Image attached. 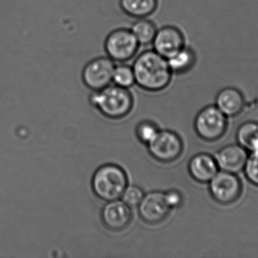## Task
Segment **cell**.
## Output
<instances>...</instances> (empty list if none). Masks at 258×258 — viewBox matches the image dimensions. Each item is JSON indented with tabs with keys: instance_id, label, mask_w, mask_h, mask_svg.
Listing matches in <instances>:
<instances>
[{
	"instance_id": "obj_1",
	"label": "cell",
	"mask_w": 258,
	"mask_h": 258,
	"mask_svg": "<svg viewBox=\"0 0 258 258\" xmlns=\"http://www.w3.org/2000/svg\"><path fill=\"white\" fill-rule=\"evenodd\" d=\"M132 68L135 84L147 92L164 90L172 80L173 73L168 60L153 49L138 55Z\"/></svg>"
},
{
	"instance_id": "obj_2",
	"label": "cell",
	"mask_w": 258,
	"mask_h": 258,
	"mask_svg": "<svg viewBox=\"0 0 258 258\" xmlns=\"http://www.w3.org/2000/svg\"><path fill=\"white\" fill-rule=\"evenodd\" d=\"M89 101L101 115L112 120L125 118L134 107L132 92L115 84L101 90L92 91Z\"/></svg>"
},
{
	"instance_id": "obj_3",
	"label": "cell",
	"mask_w": 258,
	"mask_h": 258,
	"mask_svg": "<svg viewBox=\"0 0 258 258\" xmlns=\"http://www.w3.org/2000/svg\"><path fill=\"white\" fill-rule=\"evenodd\" d=\"M92 191L104 201L119 199L128 186V178L123 168L116 164L99 167L92 176Z\"/></svg>"
},
{
	"instance_id": "obj_4",
	"label": "cell",
	"mask_w": 258,
	"mask_h": 258,
	"mask_svg": "<svg viewBox=\"0 0 258 258\" xmlns=\"http://www.w3.org/2000/svg\"><path fill=\"white\" fill-rule=\"evenodd\" d=\"M227 126V117L213 105L203 108L194 120L196 133L206 142H215L223 137Z\"/></svg>"
},
{
	"instance_id": "obj_5",
	"label": "cell",
	"mask_w": 258,
	"mask_h": 258,
	"mask_svg": "<svg viewBox=\"0 0 258 258\" xmlns=\"http://www.w3.org/2000/svg\"><path fill=\"white\" fill-rule=\"evenodd\" d=\"M141 45L131 29L117 28L110 32L104 41L107 57L116 63H125L136 56Z\"/></svg>"
},
{
	"instance_id": "obj_6",
	"label": "cell",
	"mask_w": 258,
	"mask_h": 258,
	"mask_svg": "<svg viewBox=\"0 0 258 258\" xmlns=\"http://www.w3.org/2000/svg\"><path fill=\"white\" fill-rule=\"evenodd\" d=\"M152 158L161 163H171L181 156L183 143L181 137L172 130H159L155 139L147 145Z\"/></svg>"
},
{
	"instance_id": "obj_7",
	"label": "cell",
	"mask_w": 258,
	"mask_h": 258,
	"mask_svg": "<svg viewBox=\"0 0 258 258\" xmlns=\"http://www.w3.org/2000/svg\"><path fill=\"white\" fill-rule=\"evenodd\" d=\"M209 192L218 204H227L236 202L242 192V184L236 174L221 171L209 183Z\"/></svg>"
},
{
	"instance_id": "obj_8",
	"label": "cell",
	"mask_w": 258,
	"mask_h": 258,
	"mask_svg": "<svg viewBox=\"0 0 258 258\" xmlns=\"http://www.w3.org/2000/svg\"><path fill=\"white\" fill-rule=\"evenodd\" d=\"M116 62L105 56H101L88 62L83 69V83L92 91L104 89L113 83Z\"/></svg>"
},
{
	"instance_id": "obj_9",
	"label": "cell",
	"mask_w": 258,
	"mask_h": 258,
	"mask_svg": "<svg viewBox=\"0 0 258 258\" xmlns=\"http://www.w3.org/2000/svg\"><path fill=\"white\" fill-rule=\"evenodd\" d=\"M138 208L140 218L152 225L163 222L172 210L167 203L165 192L162 191L145 194Z\"/></svg>"
},
{
	"instance_id": "obj_10",
	"label": "cell",
	"mask_w": 258,
	"mask_h": 258,
	"mask_svg": "<svg viewBox=\"0 0 258 258\" xmlns=\"http://www.w3.org/2000/svg\"><path fill=\"white\" fill-rule=\"evenodd\" d=\"M186 44L183 32L172 25L163 26L158 29L152 42L153 50L166 59L180 51Z\"/></svg>"
},
{
	"instance_id": "obj_11",
	"label": "cell",
	"mask_w": 258,
	"mask_h": 258,
	"mask_svg": "<svg viewBox=\"0 0 258 258\" xmlns=\"http://www.w3.org/2000/svg\"><path fill=\"white\" fill-rule=\"evenodd\" d=\"M101 221L110 231L120 232L125 230L132 221V209L122 200L106 201L101 214Z\"/></svg>"
},
{
	"instance_id": "obj_12",
	"label": "cell",
	"mask_w": 258,
	"mask_h": 258,
	"mask_svg": "<svg viewBox=\"0 0 258 258\" xmlns=\"http://www.w3.org/2000/svg\"><path fill=\"white\" fill-rule=\"evenodd\" d=\"M248 157V151L237 143L223 147L215 158L219 170L237 174L243 171Z\"/></svg>"
},
{
	"instance_id": "obj_13",
	"label": "cell",
	"mask_w": 258,
	"mask_h": 258,
	"mask_svg": "<svg viewBox=\"0 0 258 258\" xmlns=\"http://www.w3.org/2000/svg\"><path fill=\"white\" fill-rule=\"evenodd\" d=\"M215 106L227 118L238 116L245 108V95L238 88L225 86L217 92Z\"/></svg>"
},
{
	"instance_id": "obj_14",
	"label": "cell",
	"mask_w": 258,
	"mask_h": 258,
	"mask_svg": "<svg viewBox=\"0 0 258 258\" xmlns=\"http://www.w3.org/2000/svg\"><path fill=\"white\" fill-rule=\"evenodd\" d=\"M189 175L200 183H209L219 171L215 158L207 153H199L188 164Z\"/></svg>"
},
{
	"instance_id": "obj_15",
	"label": "cell",
	"mask_w": 258,
	"mask_h": 258,
	"mask_svg": "<svg viewBox=\"0 0 258 258\" xmlns=\"http://www.w3.org/2000/svg\"><path fill=\"white\" fill-rule=\"evenodd\" d=\"M168 60L173 74L183 75L191 72L196 66L197 53L191 45L186 44L180 51L173 55Z\"/></svg>"
},
{
	"instance_id": "obj_16",
	"label": "cell",
	"mask_w": 258,
	"mask_h": 258,
	"mask_svg": "<svg viewBox=\"0 0 258 258\" xmlns=\"http://www.w3.org/2000/svg\"><path fill=\"white\" fill-rule=\"evenodd\" d=\"M122 12L131 18H148L157 10L159 0H119Z\"/></svg>"
},
{
	"instance_id": "obj_17",
	"label": "cell",
	"mask_w": 258,
	"mask_h": 258,
	"mask_svg": "<svg viewBox=\"0 0 258 258\" xmlns=\"http://www.w3.org/2000/svg\"><path fill=\"white\" fill-rule=\"evenodd\" d=\"M236 140L248 152L257 151L258 122L247 121L241 124L236 132Z\"/></svg>"
},
{
	"instance_id": "obj_18",
	"label": "cell",
	"mask_w": 258,
	"mask_h": 258,
	"mask_svg": "<svg viewBox=\"0 0 258 258\" xmlns=\"http://www.w3.org/2000/svg\"><path fill=\"white\" fill-rule=\"evenodd\" d=\"M133 34L138 40L140 45H152L158 27L151 20L146 18H140L132 24L131 27Z\"/></svg>"
},
{
	"instance_id": "obj_19",
	"label": "cell",
	"mask_w": 258,
	"mask_h": 258,
	"mask_svg": "<svg viewBox=\"0 0 258 258\" xmlns=\"http://www.w3.org/2000/svg\"><path fill=\"white\" fill-rule=\"evenodd\" d=\"M113 83L120 87L129 89L135 84V74L132 66L125 63L116 65L113 71Z\"/></svg>"
},
{
	"instance_id": "obj_20",
	"label": "cell",
	"mask_w": 258,
	"mask_h": 258,
	"mask_svg": "<svg viewBox=\"0 0 258 258\" xmlns=\"http://www.w3.org/2000/svg\"><path fill=\"white\" fill-rule=\"evenodd\" d=\"M159 130L155 123L150 121H143L137 126L135 133L138 140L147 145L157 136Z\"/></svg>"
},
{
	"instance_id": "obj_21",
	"label": "cell",
	"mask_w": 258,
	"mask_h": 258,
	"mask_svg": "<svg viewBox=\"0 0 258 258\" xmlns=\"http://www.w3.org/2000/svg\"><path fill=\"white\" fill-rule=\"evenodd\" d=\"M145 193L139 186H129L128 185L122 193L120 199L131 209H133V208H137L139 205Z\"/></svg>"
},
{
	"instance_id": "obj_22",
	"label": "cell",
	"mask_w": 258,
	"mask_h": 258,
	"mask_svg": "<svg viewBox=\"0 0 258 258\" xmlns=\"http://www.w3.org/2000/svg\"><path fill=\"white\" fill-rule=\"evenodd\" d=\"M243 170L247 180L258 187V151L248 156Z\"/></svg>"
},
{
	"instance_id": "obj_23",
	"label": "cell",
	"mask_w": 258,
	"mask_h": 258,
	"mask_svg": "<svg viewBox=\"0 0 258 258\" xmlns=\"http://www.w3.org/2000/svg\"><path fill=\"white\" fill-rule=\"evenodd\" d=\"M165 192V199L171 209H177L183 204V195L176 189H171Z\"/></svg>"
}]
</instances>
